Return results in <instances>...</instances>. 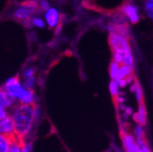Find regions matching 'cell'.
I'll return each instance as SVG.
<instances>
[{"label": "cell", "instance_id": "cell-1", "mask_svg": "<svg viewBox=\"0 0 153 152\" xmlns=\"http://www.w3.org/2000/svg\"><path fill=\"white\" fill-rule=\"evenodd\" d=\"M15 128L16 136L22 140L28 139L30 133L36 126L35 121V105L16 104L10 110Z\"/></svg>", "mask_w": 153, "mask_h": 152}, {"label": "cell", "instance_id": "cell-2", "mask_svg": "<svg viewBox=\"0 0 153 152\" xmlns=\"http://www.w3.org/2000/svg\"><path fill=\"white\" fill-rule=\"evenodd\" d=\"M2 87L4 92L11 96L18 104L36 105V94L34 90L24 87L20 78L16 76L8 78Z\"/></svg>", "mask_w": 153, "mask_h": 152}, {"label": "cell", "instance_id": "cell-3", "mask_svg": "<svg viewBox=\"0 0 153 152\" xmlns=\"http://www.w3.org/2000/svg\"><path fill=\"white\" fill-rule=\"evenodd\" d=\"M108 43L109 46L112 49V52L116 51H131L130 45L128 42V37L123 36L116 32L114 33H109L108 36Z\"/></svg>", "mask_w": 153, "mask_h": 152}, {"label": "cell", "instance_id": "cell-4", "mask_svg": "<svg viewBox=\"0 0 153 152\" xmlns=\"http://www.w3.org/2000/svg\"><path fill=\"white\" fill-rule=\"evenodd\" d=\"M37 9V5L35 2H26L22 4V7L17 8L14 16L18 19H27Z\"/></svg>", "mask_w": 153, "mask_h": 152}, {"label": "cell", "instance_id": "cell-5", "mask_svg": "<svg viewBox=\"0 0 153 152\" xmlns=\"http://www.w3.org/2000/svg\"><path fill=\"white\" fill-rule=\"evenodd\" d=\"M0 134L9 136V137L16 136L15 123L10 116L2 120H0Z\"/></svg>", "mask_w": 153, "mask_h": 152}, {"label": "cell", "instance_id": "cell-6", "mask_svg": "<svg viewBox=\"0 0 153 152\" xmlns=\"http://www.w3.org/2000/svg\"><path fill=\"white\" fill-rule=\"evenodd\" d=\"M120 137H121L126 152H138V149H139L138 144L130 134L127 133L125 130L121 129Z\"/></svg>", "mask_w": 153, "mask_h": 152}, {"label": "cell", "instance_id": "cell-7", "mask_svg": "<svg viewBox=\"0 0 153 152\" xmlns=\"http://www.w3.org/2000/svg\"><path fill=\"white\" fill-rule=\"evenodd\" d=\"M124 16L132 24H137L140 21V12L138 7L132 4H127L122 8Z\"/></svg>", "mask_w": 153, "mask_h": 152}, {"label": "cell", "instance_id": "cell-8", "mask_svg": "<svg viewBox=\"0 0 153 152\" xmlns=\"http://www.w3.org/2000/svg\"><path fill=\"white\" fill-rule=\"evenodd\" d=\"M45 20L49 27L54 28L57 27L60 21V14L59 10L55 7H50L45 12Z\"/></svg>", "mask_w": 153, "mask_h": 152}, {"label": "cell", "instance_id": "cell-9", "mask_svg": "<svg viewBox=\"0 0 153 152\" xmlns=\"http://www.w3.org/2000/svg\"><path fill=\"white\" fill-rule=\"evenodd\" d=\"M133 119L140 126H144L146 124V122H147V112H146V107H145L144 101L139 103V112L134 115Z\"/></svg>", "mask_w": 153, "mask_h": 152}, {"label": "cell", "instance_id": "cell-10", "mask_svg": "<svg viewBox=\"0 0 153 152\" xmlns=\"http://www.w3.org/2000/svg\"><path fill=\"white\" fill-rule=\"evenodd\" d=\"M16 104H17V102L11 96H9V95L7 94L6 92L3 93L1 99H0V105L3 106L4 108H6L8 110H11Z\"/></svg>", "mask_w": 153, "mask_h": 152}, {"label": "cell", "instance_id": "cell-11", "mask_svg": "<svg viewBox=\"0 0 153 152\" xmlns=\"http://www.w3.org/2000/svg\"><path fill=\"white\" fill-rule=\"evenodd\" d=\"M16 137V136H15ZM15 137L0 134V152H8Z\"/></svg>", "mask_w": 153, "mask_h": 152}, {"label": "cell", "instance_id": "cell-12", "mask_svg": "<svg viewBox=\"0 0 153 152\" xmlns=\"http://www.w3.org/2000/svg\"><path fill=\"white\" fill-rule=\"evenodd\" d=\"M131 76H133V68L128 66L121 65L117 79H127L128 78L131 77Z\"/></svg>", "mask_w": 153, "mask_h": 152}, {"label": "cell", "instance_id": "cell-13", "mask_svg": "<svg viewBox=\"0 0 153 152\" xmlns=\"http://www.w3.org/2000/svg\"><path fill=\"white\" fill-rule=\"evenodd\" d=\"M131 90L135 93L136 95V99L138 100L139 103L140 102H143V94H142V89H141V87L139 83V81L135 79V80H134L132 86H131Z\"/></svg>", "mask_w": 153, "mask_h": 152}, {"label": "cell", "instance_id": "cell-14", "mask_svg": "<svg viewBox=\"0 0 153 152\" xmlns=\"http://www.w3.org/2000/svg\"><path fill=\"white\" fill-rule=\"evenodd\" d=\"M23 142L24 140H22L21 139H19L16 136L13 139V142L11 144V147L8 152H22Z\"/></svg>", "mask_w": 153, "mask_h": 152}, {"label": "cell", "instance_id": "cell-15", "mask_svg": "<svg viewBox=\"0 0 153 152\" xmlns=\"http://www.w3.org/2000/svg\"><path fill=\"white\" fill-rule=\"evenodd\" d=\"M120 68V64L116 63L115 61H112L110 63V66H109V75H110V78L112 79H117Z\"/></svg>", "mask_w": 153, "mask_h": 152}, {"label": "cell", "instance_id": "cell-16", "mask_svg": "<svg viewBox=\"0 0 153 152\" xmlns=\"http://www.w3.org/2000/svg\"><path fill=\"white\" fill-rule=\"evenodd\" d=\"M119 88H120V85L117 79H112L109 83V91L110 94L112 95V97L115 98L118 96V93H119Z\"/></svg>", "mask_w": 153, "mask_h": 152}, {"label": "cell", "instance_id": "cell-17", "mask_svg": "<svg viewBox=\"0 0 153 152\" xmlns=\"http://www.w3.org/2000/svg\"><path fill=\"white\" fill-rule=\"evenodd\" d=\"M22 85L24 86V87L27 88V89H31L34 90L35 86H36V77L33 78H29V79H21Z\"/></svg>", "mask_w": 153, "mask_h": 152}, {"label": "cell", "instance_id": "cell-18", "mask_svg": "<svg viewBox=\"0 0 153 152\" xmlns=\"http://www.w3.org/2000/svg\"><path fill=\"white\" fill-rule=\"evenodd\" d=\"M36 74V69L33 67H28L26 69L23 70L22 74H21V79H29V78H33L35 77Z\"/></svg>", "mask_w": 153, "mask_h": 152}, {"label": "cell", "instance_id": "cell-19", "mask_svg": "<svg viewBox=\"0 0 153 152\" xmlns=\"http://www.w3.org/2000/svg\"><path fill=\"white\" fill-rule=\"evenodd\" d=\"M29 22H30V24H31L32 26H34V27H38V28H44V27H45V22H46V21H44V20L42 19V18H40V17L35 16V17L31 18V19L29 20Z\"/></svg>", "mask_w": 153, "mask_h": 152}, {"label": "cell", "instance_id": "cell-20", "mask_svg": "<svg viewBox=\"0 0 153 152\" xmlns=\"http://www.w3.org/2000/svg\"><path fill=\"white\" fill-rule=\"evenodd\" d=\"M144 5H145V11L148 16L153 20V0H146Z\"/></svg>", "mask_w": 153, "mask_h": 152}, {"label": "cell", "instance_id": "cell-21", "mask_svg": "<svg viewBox=\"0 0 153 152\" xmlns=\"http://www.w3.org/2000/svg\"><path fill=\"white\" fill-rule=\"evenodd\" d=\"M135 135L137 138V141L138 140H142V139H146L145 137V133L143 131V128L140 125H138L135 128Z\"/></svg>", "mask_w": 153, "mask_h": 152}, {"label": "cell", "instance_id": "cell-22", "mask_svg": "<svg viewBox=\"0 0 153 152\" xmlns=\"http://www.w3.org/2000/svg\"><path fill=\"white\" fill-rule=\"evenodd\" d=\"M10 116V110L7 109L3 106L0 105V120H2Z\"/></svg>", "mask_w": 153, "mask_h": 152}, {"label": "cell", "instance_id": "cell-23", "mask_svg": "<svg viewBox=\"0 0 153 152\" xmlns=\"http://www.w3.org/2000/svg\"><path fill=\"white\" fill-rule=\"evenodd\" d=\"M22 152H32V143L28 139L24 140Z\"/></svg>", "mask_w": 153, "mask_h": 152}, {"label": "cell", "instance_id": "cell-24", "mask_svg": "<svg viewBox=\"0 0 153 152\" xmlns=\"http://www.w3.org/2000/svg\"><path fill=\"white\" fill-rule=\"evenodd\" d=\"M39 7L42 10H44L45 12L48 11L49 8H50V5L48 3V0H41L40 1V4H39Z\"/></svg>", "mask_w": 153, "mask_h": 152}, {"label": "cell", "instance_id": "cell-25", "mask_svg": "<svg viewBox=\"0 0 153 152\" xmlns=\"http://www.w3.org/2000/svg\"><path fill=\"white\" fill-rule=\"evenodd\" d=\"M139 149L138 152H151L150 148H149V145H142V146H138Z\"/></svg>", "mask_w": 153, "mask_h": 152}, {"label": "cell", "instance_id": "cell-26", "mask_svg": "<svg viewBox=\"0 0 153 152\" xmlns=\"http://www.w3.org/2000/svg\"><path fill=\"white\" fill-rule=\"evenodd\" d=\"M4 93V90H3V87H0V99H1V97H2V95Z\"/></svg>", "mask_w": 153, "mask_h": 152}, {"label": "cell", "instance_id": "cell-27", "mask_svg": "<svg viewBox=\"0 0 153 152\" xmlns=\"http://www.w3.org/2000/svg\"><path fill=\"white\" fill-rule=\"evenodd\" d=\"M36 0H27V2H35L36 3Z\"/></svg>", "mask_w": 153, "mask_h": 152}, {"label": "cell", "instance_id": "cell-28", "mask_svg": "<svg viewBox=\"0 0 153 152\" xmlns=\"http://www.w3.org/2000/svg\"><path fill=\"white\" fill-rule=\"evenodd\" d=\"M117 152H120V151H119V150H118V149H117Z\"/></svg>", "mask_w": 153, "mask_h": 152}]
</instances>
